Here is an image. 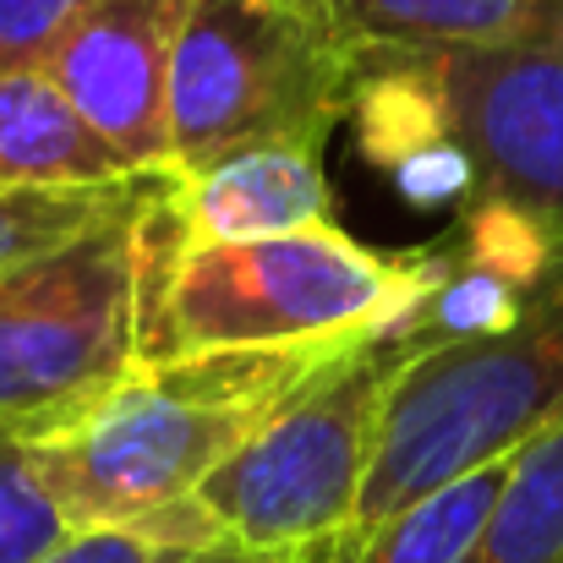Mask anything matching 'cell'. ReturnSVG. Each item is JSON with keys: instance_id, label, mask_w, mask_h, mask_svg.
Returning <instances> with one entry per match:
<instances>
[{"instance_id": "cell-14", "label": "cell", "mask_w": 563, "mask_h": 563, "mask_svg": "<svg viewBox=\"0 0 563 563\" xmlns=\"http://www.w3.org/2000/svg\"><path fill=\"white\" fill-rule=\"evenodd\" d=\"M465 563H563V421L515 454L487 531Z\"/></svg>"}, {"instance_id": "cell-13", "label": "cell", "mask_w": 563, "mask_h": 563, "mask_svg": "<svg viewBox=\"0 0 563 563\" xmlns=\"http://www.w3.org/2000/svg\"><path fill=\"white\" fill-rule=\"evenodd\" d=\"M170 181L176 176H126L110 187H0V279L159 197Z\"/></svg>"}, {"instance_id": "cell-8", "label": "cell", "mask_w": 563, "mask_h": 563, "mask_svg": "<svg viewBox=\"0 0 563 563\" xmlns=\"http://www.w3.org/2000/svg\"><path fill=\"white\" fill-rule=\"evenodd\" d=\"M191 0H93L44 71L137 176L170 170V60Z\"/></svg>"}, {"instance_id": "cell-2", "label": "cell", "mask_w": 563, "mask_h": 563, "mask_svg": "<svg viewBox=\"0 0 563 563\" xmlns=\"http://www.w3.org/2000/svg\"><path fill=\"white\" fill-rule=\"evenodd\" d=\"M351 340L137 362L77 421L27 443L33 471L71 531L148 520L187 504Z\"/></svg>"}, {"instance_id": "cell-7", "label": "cell", "mask_w": 563, "mask_h": 563, "mask_svg": "<svg viewBox=\"0 0 563 563\" xmlns=\"http://www.w3.org/2000/svg\"><path fill=\"white\" fill-rule=\"evenodd\" d=\"M170 191V187H165ZM159 197L0 279V432L38 443L137 367Z\"/></svg>"}, {"instance_id": "cell-11", "label": "cell", "mask_w": 563, "mask_h": 563, "mask_svg": "<svg viewBox=\"0 0 563 563\" xmlns=\"http://www.w3.org/2000/svg\"><path fill=\"white\" fill-rule=\"evenodd\" d=\"M126 170L44 66L0 71V187H110Z\"/></svg>"}, {"instance_id": "cell-17", "label": "cell", "mask_w": 563, "mask_h": 563, "mask_svg": "<svg viewBox=\"0 0 563 563\" xmlns=\"http://www.w3.org/2000/svg\"><path fill=\"white\" fill-rule=\"evenodd\" d=\"M93 0H0V71H27L55 55Z\"/></svg>"}, {"instance_id": "cell-9", "label": "cell", "mask_w": 563, "mask_h": 563, "mask_svg": "<svg viewBox=\"0 0 563 563\" xmlns=\"http://www.w3.org/2000/svg\"><path fill=\"white\" fill-rule=\"evenodd\" d=\"M362 66L421 55H563V0H296Z\"/></svg>"}, {"instance_id": "cell-4", "label": "cell", "mask_w": 563, "mask_h": 563, "mask_svg": "<svg viewBox=\"0 0 563 563\" xmlns=\"http://www.w3.org/2000/svg\"><path fill=\"white\" fill-rule=\"evenodd\" d=\"M553 421H563V263L509 329L432 345L394 383L351 542L449 482L520 454Z\"/></svg>"}, {"instance_id": "cell-1", "label": "cell", "mask_w": 563, "mask_h": 563, "mask_svg": "<svg viewBox=\"0 0 563 563\" xmlns=\"http://www.w3.org/2000/svg\"><path fill=\"white\" fill-rule=\"evenodd\" d=\"M449 274V241L373 252L340 224L268 241H176L154 219L137 362L279 351L373 334L410 318Z\"/></svg>"}, {"instance_id": "cell-3", "label": "cell", "mask_w": 563, "mask_h": 563, "mask_svg": "<svg viewBox=\"0 0 563 563\" xmlns=\"http://www.w3.org/2000/svg\"><path fill=\"white\" fill-rule=\"evenodd\" d=\"M432 340L399 318L356 334L307 377L191 498L224 548L279 563H323L351 542L394 383Z\"/></svg>"}, {"instance_id": "cell-16", "label": "cell", "mask_w": 563, "mask_h": 563, "mask_svg": "<svg viewBox=\"0 0 563 563\" xmlns=\"http://www.w3.org/2000/svg\"><path fill=\"white\" fill-rule=\"evenodd\" d=\"M71 537L22 438L0 432V563H38Z\"/></svg>"}, {"instance_id": "cell-18", "label": "cell", "mask_w": 563, "mask_h": 563, "mask_svg": "<svg viewBox=\"0 0 563 563\" xmlns=\"http://www.w3.org/2000/svg\"><path fill=\"white\" fill-rule=\"evenodd\" d=\"M187 563H279V559H257V553H241V548H208Z\"/></svg>"}, {"instance_id": "cell-6", "label": "cell", "mask_w": 563, "mask_h": 563, "mask_svg": "<svg viewBox=\"0 0 563 563\" xmlns=\"http://www.w3.org/2000/svg\"><path fill=\"white\" fill-rule=\"evenodd\" d=\"M362 60L296 0H191L170 60V170L257 148H318L356 115Z\"/></svg>"}, {"instance_id": "cell-15", "label": "cell", "mask_w": 563, "mask_h": 563, "mask_svg": "<svg viewBox=\"0 0 563 563\" xmlns=\"http://www.w3.org/2000/svg\"><path fill=\"white\" fill-rule=\"evenodd\" d=\"M208 548H224L208 526V515L197 509V498L170 504L148 520L132 526H99V531H71L55 553L38 563H187Z\"/></svg>"}, {"instance_id": "cell-5", "label": "cell", "mask_w": 563, "mask_h": 563, "mask_svg": "<svg viewBox=\"0 0 563 563\" xmlns=\"http://www.w3.org/2000/svg\"><path fill=\"white\" fill-rule=\"evenodd\" d=\"M356 132L377 165L443 143L471 202H498L563 241V55H421L362 66Z\"/></svg>"}, {"instance_id": "cell-12", "label": "cell", "mask_w": 563, "mask_h": 563, "mask_svg": "<svg viewBox=\"0 0 563 563\" xmlns=\"http://www.w3.org/2000/svg\"><path fill=\"white\" fill-rule=\"evenodd\" d=\"M509 465H515V454L449 482L443 493H432V498L410 504L405 515H394L388 526H377L373 537L340 548L329 563H465L487 531V515L509 482Z\"/></svg>"}, {"instance_id": "cell-10", "label": "cell", "mask_w": 563, "mask_h": 563, "mask_svg": "<svg viewBox=\"0 0 563 563\" xmlns=\"http://www.w3.org/2000/svg\"><path fill=\"white\" fill-rule=\"evenodd\" d=\"M159 213L176 241H268L334 224L323 154L301 143H257L219 154L176 176Z\"/></svg>"}]
</instances>
